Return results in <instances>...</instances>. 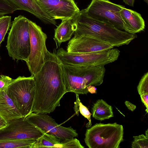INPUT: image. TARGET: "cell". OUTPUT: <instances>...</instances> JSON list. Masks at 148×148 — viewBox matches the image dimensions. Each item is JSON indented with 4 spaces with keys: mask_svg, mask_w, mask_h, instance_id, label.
Listing matches in <instances>:
<instances>
[{
    "mask_svg": "<svg viewBox=\"0 0 148 148\" xmlns=\"http://www.w3.org/2000/svg\"><path fill=\"white\" fill-rule=\"evenodd\" d=\"M56 49L48 51L40 71L34 75L35 93L31 113L49 114L60 106V100L66 93L62 63Z\"/></svg>",
    "mask_w": 148,
    "mask_h": 148,
    "instance_id": "cell-1",
    "label": "cell"
},
{
    "mask_svg": "<svg viewBox=\"0 0 148 148\" xmlns=\"http://www.w3.org/2000/svg\"><path fill=\"white\" fill-rule=\"evenodd\" d=\"M73 19L74 35L84 34L92 36L114 47L127 45L137 37L136 34L119 29L109 24L91 18L85 9L80 10Z\"/></svg>",
    "mask_w": 148,
    "mask_h": 148,
    "instance_id": "cell-2",
    "label": "cell"
},
{
    "mask_svg": "<svg viewBox=\"0 0 148 148\" xmlns=\"http://www.w3.org/2000/svg\"><path fill=\"white\" fill-rule=\"evenodd\" d=\"M66 92L86 94L90 86H99L103 82L106 69L104 66H86L62 63Z\"/></svg>",
    "mask_w": 148,
    "mask_h": 148,
    "instance_id": "cell-3",
    "label": "cell"
},
{
    "mask_svg": "<svg viewBox=\"0 0 148 148\" xmlns=\"http://www.w3.org/2000/svg\"><path fill=\"white\" fill-rule=\"evenodd\" d=\"M123 134V126L116 123H96L86 130L84 140L89 148H119Z\"/></svg>",
    "mask_w": 148,
    "mask_h": 148,
    "instance_id": "cell-4",
    "label": "cell"
},
{
    "mask_svg": "<svg viewBox=\"0 0 148 148\" xmlns=\"http://www.w3.org/2000/svg\"><path fill=\"white\" fill-rule=\"evenodd\" d=\"M29 21L21 15L15 17L8 33L6 47L9 56L16 62L25 61L30 54Z\"/></svg>",
    "mask_w": 148,
    "mask_h": 148,
    "instance_id": "cell-5",
    "label": "cell"
},
{
    "mask_svg": "<svg viewBox=\"0 0 148 148\" xmlns=\"http://www.w3.org/2000/svg\"><path fill=\"white\" fill-rule=\"evenodd\" d=\"M6 91L23 117L26 118L31 113L35 93L33 76H19L13 79Z\"/></svg>",
    "mask_w": 148,
    "mask_h": 148,
    "instance_id": "cell-6",
    "label": "cell"
},
{
    "mask_svg": "<svg viewBox=\"0 0 148 148\" xmlns=\"http://www.w3.org/2000/svg\"><path fill=\"white\" fill-rule=\"evenodd\" d=\"M120 51L117 48L84 53L68 52L62 48L59 49L56 54L62 63L77 66H101L116 60Z\"/></svg>",
    "mask_w": 148,
    "mask_h": 148,
    "instance_id": "cell-7",
    "label": "cell"
},
{
    "mask_svg": "<svg viewBox=\"0 0 148 148\" xmlns=\"http://www.w3.org/2000/svg\"><path fill=\"white\" fill-rule=\"evenodd\" d=\"M29 27L30 53L25 61L31 75L34 76L40 70L48 51L46 44L47 36L41 27L29 20Z\"/></svg>",
    "mask_w": 148,
    "mask_h": 148,
    "instance_id": "cell-8",
    "label": "cell"
},
{
    "mask_svg": "<svg viewBox=\"0 0 148 148\" xmlns=\"http://www.w3.org/2000/svg\"><path fill=\"white\" fill-rule=\"evenodd\" d=\"M124 6L114 3L109 0H92L85 11L91 18L114 26L125 31L124 23L120 15Z\"/></svg>",
    "mask_w": 148,
    "mask_h": 148,
    "instance_id": "cell-9",
    "label": "cell"
},
{
    "mask_svg": "<svg viewBox=\"0 0 148 148\" xmlns=\"http://www.w3.org/2000/svg\"><path fill=\"white\" fill-rule=\"evenodd\" d=\"M45 133L22 117L9 121L5 127L0 129V141L37 140Z\"/></svg>",
    "mask_w": 148,
    "mask_h": 148,
    "instance_id": "cell-10",
    "label": "cell"
},
{
    "mask_svg": "<svg viewBox=\"0 0 148 148\" xmlns=\"http://www.w3.org/2000/svg\"><path fill=\"white\" fill-rule=\"evenodd\" d=\"M26 118L45 132L61 139H71L78 136L76 130L71 126L66 127L58 124L47 114L32 112Z\"/></svg>",
    "mask_w": 148,
    "mask_h": 148,
    "instance_id": "cell-11",
    "label": "cell"
},
{
    "mask_svg": "<svg viewBox=\"0 0 148 148\" xmlns=\"http://www.w3.org/2000/svg\"><path fill=\"white\" fill-rule=\"evenodd\" d=\"M43 10L52 19L73 18L80 10L73 0H35Z\"/></svg>",
    "mask_w": 148,
    "mask_h": 148,
    "instance_id": "cell-12",
    "label": "cell"
},
{
    "mask_svg": "<svg viewBox=\"0 0 148 148\" xmlns=\"http://www.w3.org/2000/svg\"><path fill=\"white\" fill-rule=\"evenodd\" d=\"M110 44L90 36L74 35L67 44L66 51L70 53H84L113 48Z\"/></svg>",
    "mask_w": 148,
    "mask_h": 148,
    "instance_id": "cell-13",
    "label": "cell"
},
{
    "mask_svg": "<svg viewBox=\"0 0 148 148\" xmlns=\"http://www.w3.org/2000/svg\"><path fill=\"white\" fill-rule=\"evenodd\" d=\"M17 10L25 11L33 14L44 23L56 25L52 19L41 9L35 0H8Z\"/></svg>",
    "mask_w": 148,
    "mask_h": 148,
    "instance_id": "cell-14",
    "label": "cell"
},
{
    "mask_svg": "<svg viewBox=\"0 0 148 148\" xmlns=\"http://www.w3.org/2000/svg\"><path fill=\"white\" fill-rule=\"evenodd\" d=\"M120 13L124 23L125 31L136 34L144 29L145 21L140 14L125 7L121 10Z\"/></svg>",
    "mask_w": 148,
    "mask_h": 148,
    "instance_id": "cell-15",
    "label": "cell"
},
{
    "mask_svg": "<svg viewBox=\"0 0 148 148\" xmlns=\"http://www.w3.org/2000/svg\"><path fill=\"white\" fill-rule=\"evenodd\" d=\"M6 90L0 92V116L7 123L23 116L8 96Z\"/></svg>",
    "mask_w": 148,
    "mask_h": 148,
    "instance_id": "cell-16",
    "label": "cell"
},
{
    "mask_svg": "<svg viewBox=\"0 0 148 148\" xmlns=\"http://www.w3.org/2000/svg\"><path fill=\"white\" fill-rule=\"evenodd\" d=\"M73 18L62 20L55 29L54 39L59 47L62 42L69 40L74 33L75 28Z\"/></svg>",
    "mask_w": 148,
    "mask_h": 148,
    "instance_id": "cell-17",
    "label": "cell"
},
{
    "mask_svg": "<svg viewBox=\"0 0 148 148\" xmlns=\"http://www.w3.org/2000/svg\"><path fill=\"white\" fill-rule=\"evenodd\" d=\"M66 139L45 132L37 140L32 148H65Z\"/></svg>",
    "mask_w": 148,
    "mask_h": 148,
    "instance_id": "cell-18",
    "label": "cell"
},
{
    "mask_svg": "<svg viewBox=\"0 0 148 148\" xmlns=\"http://www.w3.org/2000/svg\"><path fill=\"white\" fill-rule=\"evenodd\" d=\"M91 112L94 119L101 121L114 116L112 106L102 99L97 100L94 104Z\"/></svg>",
    "mask_w": 148,
    "mask_h": 148,
    "instance_id": "cell-19",
    "label": "cell"
},
{
    "mask_svg": "<svg viewBox=\"0 0 148 148\" xmlns=\"http://www.w3.org/2000/svg\"><path fill=\"white\" fill-rule=\"evenodd\" d=\"M37 140L27 139L0 141V148H32Z\"/></svg>",
    "mask_w": 148,
    "mask_h": 148,
    "instance_id": "cell-20",
    "label": "cell"
},
{
    "mask_svg": "<svg viewBox=\"0 0 148 148\" xmlns=\"http://www.w3.org/2000/svg\"><path fill=\"white\" fill-rule=\"evenodd\" d=\"M11 25V16L4 15L0 17V46Z\"/></svg>",
    "mask_w": 148,
    "mask_h": 148,
    "instance_id": "cell-21",
    "label": "cell"
},
{
    "mask_svg": "<svg viewBox=\"0 0 148 148\" xmlns=\"http://www.w3.org/2000/svg\"><path fill=\"white\" fill-rule=\"evenodd\" d=\"M134 141L132 143V148H148V137L142 134L133 136Z\"/></svg>",
    "mask_w": 148,
    "mask_h": 148,
    "instance_id": "cell-22",
    "label": "cell"
},
{
    "mask_svg": "<svg viewBox=\"0 0 148 148\" xmlns=\"http://www.w3.org/2000/svg\"><path fill=\"white\" fill-rule=\"evenodd\" d=\"M17 10L8 0H0V17L12 14Z\"/></svg>",
    "mask_w": 148,
    "mask_h": 148,
    "instance_id": "cell-23",
    "label": "cell"
},
{
    "mask_svg": "<svg viewBox=\"0 0 148 148\" xmlns=\"http://www.w3.org/2000/svg\"><path fill=\"white\" fill-rule=\"evenodd\" d=\"M139 95L148 93V73H145L142 77L137 86Z\"/></svg>",
    "mask_w": 148,
    "mask_h": 148,
    "instance_id": "cell-24",
    "label": "cell"
},
{
    "mask_svg": "<svg viewBox=\"0 0 148 148\" xmlns=\"http://www.w3.org/2000/svg\"><path fill=\"white\" fill-rule=\"evenodd\" d=\"M78 104V110L80 113L89 121L88 123L86 125V127H90L91 125V116L92 114L88 108L82 104L79 99Z\"/></svg>",
    "mask_w": 148,
    "mask_h": 148,
    "instance_id": "cell-25",
    "label": "cell"
},
{
    "mask_svg": "<svg viewBox=\"0 0 148 148\" xmlns=\"http://www.w3.org/2000/svg\"><path fill=\"white\" fill-rule=\"evenodd\" d=\"M13 80L8 76L0 74V92L6 90Z\"/></svg>",
    "mask_w": 148,
    "mask_h": 148,
    "instance_id": "cell-26",
    "label": "cell"
},
{
    "mask_svg": "<svg viewBox=\"0 0 148 148\" xmlns=\"http://www.w3.org/2000/svg\"><path fill=\"white\" fill-rule=\"evenodd\" d=\"M140 95L141 101L146 108L145 111L147 113L148 112V93L143 94Z\"/></svg>",
    "mask_w": 148,
    "mask_h": 148,
    "instance_id": "cell-27",
    "label": "cell"
},
{
    "mask_svg": "<svg viewBox=\"0 0 148 148\" xmlns=\"http://www.w3.org/2000/svg\"><path fill=\"white\" fill-rule=\"evenodd\" d=\"M125 104L128 109L132 111H134L136 108V106L128 101H126Z\"/></svg>",
    "mask_w": 148,
    "mask_h": 148,
    "instance_id": "cell-28",
    "label": "cell"
},
{
    "mask_svg": "<svg viewBox=\"0 0 148 148\" xmlns=\"http://www.w3.org/2000/svg\"><path fill=\"white\" fill-rule=\"evenodd\" d=\"M76 95V104H75L76 105V106H75V112L77 114V115L78 116V110H77V108H78V103H79V96L78 95V94H75Z\"/></svg>",
    "mask_w": 148,
    "mask_h": 148,
    "instance_id": "cell-29",
    "label": "cell"
},
{
    "mask_svg": "<svg viewBox=\"0 0 148 148\" xmlns=\"http://www.w3.org/2000/svg\"><path fill=\"white\" fill-rule=\"evenodd\" d=\"M7 124V123L0 116V129L5 127Z\"/></svg>",
    "mask_w": 148,
    "mask_h": 148,
    "instance_id": "cell-30",
    "label": "cell"
},
{
    "mask_svg": "<svg viewBox=\"0 0 148 148\" xmlns=\"http://www.w3.org/2000/svg\"><path fill=\"white\" fill-rule=\"evenodd\" d=\"M89 92L91 93H95L96 92V88L93 86H90L87 87Z\"/></svg>",
    "mask_w": 148,
    "mask_h": 148,
    "instance_id": "cell-31",
    "label": "cell"
},
{
    "mask_svg": "<svg viewBox=\"0 0 148 148\" xmlns=\"http://www.w3.org/2000/svg\"><path fill=\"white\" fill-rule=\"evenodd\" d=\"M124 3L129 6L133 7L135 0H123Z\"/></svg>",
    "mask_w": 148,
    "mask_h": 148,
    "instance_id": "cell-32",
    "label": "cell"
},
{
    "mask_svg": "<svg viewBox=\"0 0 148 148\" xmlns=\"http://www.w3.org/2000/svg\"><path fill=\"white\" fill-rule=\"evenodd\" d=\"M148 130L147 129V130L145 131V136L147 137H148Z\"/></svg>",
    "mask_w": 148,
    "mask_h": 148,
    "instance_id": "cell-33",
    "label": "cell"
},
{
    "mask_svg": "<svg viewBox=\"0 0 148 148\" xmlns=\"http://www.w3.org/2000/svg\"><path fill=\"white\" fill-rule=\"evenodd\" d=\"M144 1L146 2L147 4L148 3V0H144Z\"/></svg>",
    "mask_w": 148,
    "mask_h": 148,
    "instance_id": "cell-34",
    "label": "cell"
},
{
    "mask_svg": "<svg viewBox=\"0 0 148 148\" xmlns=\"http://www.w3.org/2000/svg\"><path fill=\"white\" fill-rule=\"evenodd\" d=\"M1 56H0V61L1 60Z\"/></svg>",
    "mask_w": 148,
    "mask_h": 148,
    "instance_id": "cell-35",
    "label": "cell"
}]
</instances>
